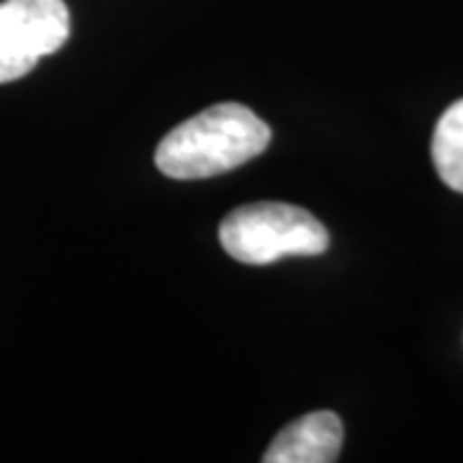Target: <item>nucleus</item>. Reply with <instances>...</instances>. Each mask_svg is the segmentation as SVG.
<instances>
[{
	"instance_id": "nucleus-4",
	"label": "nucleus",
	"mask_w": 463,
	"mask_h": 463,
	"mask_svg": "<svg viewBox=\"0 0 463 463\" xmlns=\"http://www.w3.org/2000/svg\"><path fill=\"white\" fill-rule=\"evenodd\" d=\"M343 420L330 410L309 412L286 425L270 448L265 463H332L343 450Z\"/></svg>"
},
{
	"instance_id": "nucleus-1",
	"label": "nucleus",
	"mask_w": 463,
	"mask_h": 463,
	"mask_svg": "<svg viewBox=\"0 0 463 463\" xmlns=\"http://www.w3.org/2000/svg\"><path fill=\"white\" fill-rule=\"evenodd\" d=\"M270 129L242 103H216L183 121L157 145L155 165L175 181H203L263 155Z\"/></svg>"
},
{
	"instance_id": "nucleus-5",
	"label": "nucleus",
	"mask_w": 463,
	"mask_h": 463,
	"mask_svg": "<svg viewBox=\"0 0 463 463\" xmlns=\"http://www.w3.org/2000/svg\"><path fill=\"white\" fill-rule=\"evenodd\" d=\"M432 163L448 188L463 194V99L440 116L432 134Z\"/></svg>"
},
{
	"instance_id": "nucleus-3",
	"label": "nucleus",
	"mask_w": 463,
	"mask_h": 463,
	"mask_svg": "<svg viewBox=\"0 0 463 463\" xmlns=\"http://www.w3.org/2000/svg\"><path fill=\"white\" fill-rule=\"evenodd\" d=\"M65 0H0V83L29 75L70 39Z\"/></svg>"
},
{
	"instance_id": "nucleus-2",
	"label": "nucleus",
	"mask_w": 463,
	"mask_h": 463,
	"mask_svg": "<svg viewBox=\"0 0 463 463\" xmlns=\"http://www.w3.org/2000/svg\"><path fill=\"white\" fill-rule=\"evenodd\" d=\"M219 242L240 263L268 265L286 255H322L330 245V234L301 206L260 201L224 216Z\"/></svg>"
}]
</instances>
